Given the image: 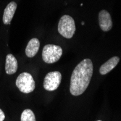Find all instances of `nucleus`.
<instances>
[{
    "mask_svg": "<svg viewBox=\"0 0 121 121\" xmlns=\"http://www.w3.org/2000/svg\"><path fill=\"white\" fill-rule=\"evenodd\" d=\"M18 68L17 60L12 54H9L6 57L5 70L8 75H12L17 72Z\"/></svg>",
    "mask_w": 121,
    "mask_h": 121,
    "instance_id": "obj_8",
    "label": "nucleus"
},
{
    "mask_svg": "<svg viewBox=\"0 0 121 121\" xmlns=\"http://www.w3.org/2000/svg\"><path fill=\"white\" fill-rule=\"evenodd\" d=\"M93 63L90 59L82 60L73 71L70 91L73 96L82 94L89 86L93 75Z\"/></svg>",
    "mask_w": 121,
    "mask_h": 121,
    "instance_id": "obj_1",
    "label": "nucleus"
},
{
    "mask_svg": "<svg viewBox=\"0 0 121 121\" xmlns=\"http://www.w3.org/2000/svg\"><path fill=\"white\" fill-rule=\"evenodd\" d=\"M62 54V48L55 44H47L43 48L42 59L46 63L52 64L58 61Z\"/></svg>",
    "mask_w": 121,
    "mask_h": 121,
    "instance_id": "obj_4",
    "label": "nucleus"
},
{
    "mask_svg": "<svg viewBox=\"0 0 121 121\" xmlns=\"http://www.w3.org/2000/svg\"><path fill=\"white\" fill-rule=\"evenodd\" d=\"M62 81V74L59 71L49 72L43 81V88L47 91H52L58 89Z\"/></svg>",
    "mask_w": 121,
    "mask_h": 121,
    "instance_id": "obj_5",
    "label": "nucleus"
},
{
    "mask_svg": "<svg viewBox=\"0 0 121 121\" xmlns=\"http://www.w3.org/2000/svg\"><path fill=\"white\" fill-rule=\"evenodd\" d=\"M97 121H102V120H97Z\"/></svg>",
    "mask_w": 121,
    "mask_h": 121,
    "instance_id": "obj_13",
    "label": "nucleus"
},
{
    "mask_svg": "<svg viewBox=\"0 0 121 121\" xmlns=\"http://www.w3.org/2000/svg\"><path fill=\"white\" fill-rule=\"evenodd\" d=\"M5 119V115L3 111L0 109V121H3Z\"/></svg>",
    "mask_w": 121,
    "mask_h": 121,
    "instance_id": "obj_12",
    "label": "nucleus"
},
{
    "mask_svg": "<svg viewBox=\"0 0 121 121\" xmlns=\"http://www.w3.org/2000/svg\"><path fill=\"white\" fill-rule=\"evenodd\" d=\"M120 61V58L117 56H115L112 58H110L109 60H107L106 62H104L99 69V73L101 75H106L108 73L110 72L112 70H113L117 65L118 64Z\"/></svg>",
    "mask_w": 121,
    "mask_h": 121,
    "instance_id": "obj_10",
    "label": "nucleus"
},
{
    "mask_svg": "<svg viewBox=\"0 0 121 121\" xmlns=\"http://www.w3.org/2000/svg\"><path fill=\"white\" fill-rule=\"evenodd\" d=\"M17 9V4L15 2H9L4 9L3 14V23L5 25H9L11 23L15 13Z\"/></svg>",
    "mask_w": 121,
    "mask_h": 121,
    "instance_id": "obj_7",
    "label": "nucleus"
},
{
    "mask_svg": "<svg viewBox=\"0 0 121 121\" xmlns=\"http://www.w3.org/2000/svg\"><path fill=\"white\" fill-rule=\"evenodd\" d=\"M16 86L21 92L29 94L35 89V81L30 73H22L17 78Z\"/></svg>",
    "mask_w": 121,
    "mask_h": 121,
    "instance_id": "obj_3",
    "label": "nucleus"
},
{
    "mask_svg": "<svg viewBox=\"0 0 121 121\" xmlns=\"http://www.w3.org/2000/svg\"><path fill=\"white\" fill-rule=\"evenodd\" d=\"M20 121H36L35 115L31 109H26L21 114Z\"/></svg>",
    "mask_w": 121,
    "mask_h": 121,
    "instance_id": "obj_11",
    "label": "nucleus"
},
{
    "mask_svg": "<svg viewBox=\"0 0 121 121\" xmlns=\"http://www.w3.org/2000/svg\"><path fill=\"white\" fill-rule=\"evenodd\" d=\"M99 23L101 29L104 31L107 32L110 30L112 28V18L107 10L102 9L99 13Z\"/></svg>",
    "mask_w": 121,
    "mask_h": 121,
    "instance_id": "obj_6",
    "label": "nucleus"
},
{
    "mask_svg": "<svg viewBox=\"0 0 121 121\" xmlns=\"http://www.w3.org/2000/svg\"><path fill=\"white\" fill-rule=\"evenodd\" d=\"M57 30L59 34L64 38L71 39L76 30L73 18L68 15H63L59 21Z\"/></svg>",
    "mask_w": 121,
    "mask_h": 121,
    "instance_id": "obj_2",
    "label": "nucleus"
},
{
    "mask_svg": "<svg viewBox=\"0 0 121 121\" xmlns=\"http://www.w3.org/2000/svg\"><path fill=\"white\" fill-rule=\"evenodd\" d=\"M40 47V41L38 39L34 38L29 41L26 48V54L28 57H34L37 54Z\"/></svg>",
    "mask_w": 121,
    "mask_h": 121,
    "instance_id": "obj_9",
    "label": "nucleus"
}]
</instances>
